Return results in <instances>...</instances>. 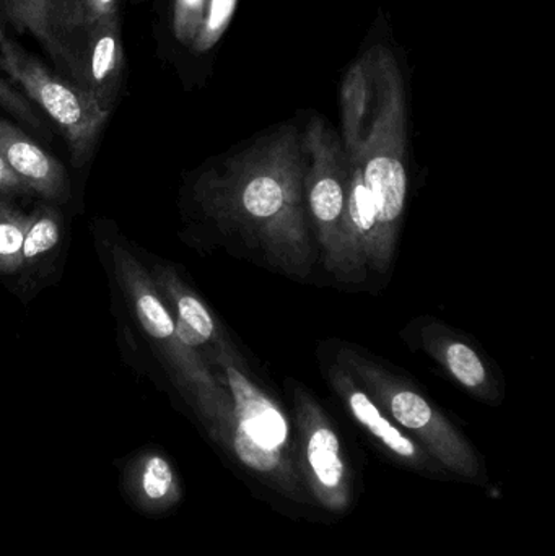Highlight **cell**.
<instances>
[{
  "label": "cell",
  "instance_id": "1",
  "mask_svg": "<svg viewBox=\"0 0 555 556\" xmlns=\"http://www.w3.org/2000/svg\"><path fill=\"white\" fill-rule=\"evenodd\" d=\"M0 68L58 124L71 149L72 162L75 166H84L110 113L101 110L87 90L58 77L33 55L26 54L2 29Z\"/></svg>",
  "mask_w": 555,
  "mask_h": 556
},
{
  "label": "cell",
  "instance_id": "2",
  "mask_svg": "<svg viewBox=\"0 0 555 556\" xmlns=\"http://www.w3.org/2000/svg\"><path fill=\"white\" fill-rule=\"evenodd\" d=\"M111 260H113L117 283L126 294L127 301L136 313L137 323L140 324L150 342L162 353L163 359L172 368L179 384L194 392L202 407L209 414H214V382L192 349L179 339L173 314L160 296L150 270H147L146 266L137 260L136 254L130 253L119 243L113 244Z\"/></svg>",
  "mask_w": 555,
  "mask_h": 556
},
{
  "label": "cell",
  "instance_id": "3",
  "mask_svg": "<svg viewBox=\"0 0 555 556\" xmlns=\"http://www.w3.org/2000/svg\"><path fill=\"white\" fill-rule=\"evenodd\" d=\"M0 155L29 192L46 201L68 198L64 166L5 119H0Z\"/></svg>",
  "mask_w": 555,
  "mask_h": 556
},
{
  "label": "cell",
  "instance_id": "4",
  "mask_svg": "<svg viewBox=\"0 0 555 556\" xmlns=\"http://www.w3.org/2000/svg\"><path fill=\"white\" fill-rule=\"evenodd\" d=\"M228 386L235 399L234 440L250 441L263 450L282 453L289 440V427L279 408L267 401L235 366L225 365Z\"/></svg>",
  "mask_w": 555,
  "mask_h": 556
},
{
  "label": "cell",
  "instance_id": "5",
  "mask_svg": "<svg viewBox=\"0 0 555 556\" xmlns=\"http://www.w3.org/2000/svg\"><path fill=\"white\" fill-rule=\"evenodd\" d=\"M305 456L308 489L313 495L329 511H345L351 498V486L336 431L326 425L313 428L306 438Z\"/></svg>",
  "mask_w": 555,
  "mask_h": 556
},
{
  "label": "cell",
  "instance_id": "6",
  "mask_svg": "<svg viewBox=\"0 0 555 556\" xmlns=\"http://www.w3.org/2000/svg\"><path fill=\"white\" fill-rule=\"evenodd\" d=\"M121 72H123V48H121L117 15L103 16L91 26L85 90L106 113H111L116 101Z\"/></svg>",
  "mask_w": 555,
  "mask_h": 556
},
{
  "label": "cell",
  "instance_id": "7",
  "mask_svg": "<svg viewBox=\"0 0 555 556\" xmlns=\"http://www.w3.org/2000/svg\"><path fill=\"white\" fill-rule=\"evenodd\" d=\"M9 18L18 28L31 31L52 55H65L61 33L67 26H84L77 0H0Z\"/></svg>",
  "mask_w": 555,
  "mask_h": 556
},
{
  "label": "cell",
  "instance_id": "8",
  "mask_svg": "<svg viewBox=\"0 0 555 556\" xmlns=\"http://www.w3.org/2000/svg\"><path fill=\"white\" fill-rule=\"evenodd\" d=\"M150 276L155 281L162 300L172 304L175 309L173 319H175L179 339L192 350L211 342L215 336L214 319L204 303L179 280L175 270L156 264L150 270Z\"/></svg>",
  "mask_w": 555,
  "mask_h": 556
},
{
  "label": "cell",
  "instance_id": "9",
  "mask_svg": "<svg viewBox=\"0 0 555 556\" xmlns=\"http://www.w3.org/2000/svg\"><path fill=\"white\" fill-rule=\"evenodd\" d=\"M362 179L374 199L378 225L390 227L403 214L406 202L407 179L403 163L394 156H374L368 160Z\"/></svg>",
  "mask_w": 555,
  "mask_h": 556
},
{
  "label": "cell",
  "instance_id": "10",
  "mask_svg": "<svg viewBox=\"0 0 555 556\" xmlns=\"http://www.w3.org/2000/svg\"><path fill=\"white\" fill-rule=\"evenodd\" d=\"M349 405H351L352 414L357 418L358 424L364 425L398 459L411 464L413 467L429 469L430 464L427 463L416 443L403 431L398 430L387 417H383L377 405L364 392H352Z\"/></svg>",
  "mask_w": 555,
  "mask_h": 556
},
{
  "label": "cell",
  "instance_id": "11",
  "mask_svg": "<svg viewBox=\"0 0 555 556\" xmlns=\"http://www.w3.org/2000/svg\"><path fill=\"white\" fill-rule=\"evenodd\" d=\"M62 238V217L59 211L41 205L28 214L22 248V269H36L51 256Z\"/></svg>",
  "mask_w": 555,
  "mask_h": 556
},
{
  "label": "cell",
  "instance_id": "12",
  "mask_svg": "<svg viewBox=\"0 0 555 556\" xmlns=\"http://www.w3.org/2000/svg\"><path fill=\"white\" fill-rule=\"evenodd\" d=\"M28 214L0 199V274L12 276L22 270V248Z\"/></svg>",
  "mask_w": 555,
  "mask_h": 556
},
{
  "label": "cell",
  "instance_id": "13",
  "mask_svg": "<svg viewBox=\"0 0 555 556\" xmlns=\"http://www.w3.org/2000/svg\"><path fill=\"white\" fill-rule=\"evenodd\" d=\"M286 194L282 185L273 176H257L244 186L241 204L254 218H269L282 211Z\"/></svg>",
  "mask_w": 555,
  "mask_h": 556
},
{
  "label": "cell",
  "instance_id": "14",
  "mask_svg": "<svg viewBox=\"0 0 555 556\" xmlns=\"http://www.w3.org/2000/svg\"><path fill=\"white\" fill-rule=\"evenodd\" d=\"M394 420L407 430L422 434L436 425V415L426 399L413 391H400L390 402ZM429 441V433H427Z\"/></svg>",
  "mask_w": 555,
  "mask_h": 556
},
{
  "label": "cell",
  "instance_id": "15",
  "mask_svg": "<svg viewBox=\"0 0 555 556\" xmlns=\"http://www.w3.org/2000/svg\"><path fill=\"white\" fill-rule=\"evenodd\" d=\"M310 205L319 224L329 227L344 214L345 194L344 188L332 176L318 179L310 192Z\"/></svg>",
  "mask_w": 555,
  "mask_h": 556
},
{
  "label": "cell",
  "instance_id": "16",
  "mask_svg": "<svg viewBox=\"0 0 555 556\" xmlns=\"http://www.w3.org/2000/svg\"><path fill=\"white\" fill-rule=\"evenodd\" d=\"M446 363L455 378L468 388H479L488 378L478 353L465 343H452L446 349Z\"/></svg>",
  "mask_w": 555,
  "mask_h": 556
},
{
  "label": "cell",
  "instance_id": "17",
  "mask_svg": "<svg viewBox=\"0 0 555 556\" xmlns=\"http://www.w3.org/2000/svg\"><path fill=\"white\" fill-rule=\"evenodd\" d=\"M349 217L362 237H368L377 230V211H375L370 191L362 179V172L361 175L355 176L354 182H352L351 195H349Z\"/></svg>",
  "mask_w": 555,
  "mask_h": 556
},
{
  "label": "cell",
  "instance_id": "18",
  "mask_svg": "<svg viewBox=\"0 0 555 556\" xmlns=\"http://www.w3.org/2000/svg\"><path fill=\"white\" fill-rule=\"evenodd\" d=\"M142 486L150 500H162L173 486V472L163 457L152 456L147 459L142 472Z\"/></svg>",
  "mask_w": 555,
  "mask_h": 556
},
{
  "label": "cell",
  "instance_id": "19",
  "mask_svg": "<svg viewBox=\"0 0 555 556\" xmlns=\"http://www.w3.org/2000/svg\"><path fill=\"white\" fill-rule=\"evenodd\" d=\"M202 3L204 0H176L173 23L176 36L182 41H188L194 33L195 20L201 13Z\"/></svg>",
  "mask_w": 555,
  "mask_h": 556
},
{
  "label": "cell",
  "instance_id": "20",
  "mask_svg": "<svg viewBox=\"0 0 555 556\" xmlns=\"http://www.w3.org/2000/svg\"><path fill=\"white\" fill-rule=\"evenodd\" d=\"M235 2L237 0H212L211 10H209L207 23H205V31L202 33L201 45H211V36L218 35L224 28L225 23L234 13Z\"/></svg>",
  "mask_w": 555,
  "mask_h": 556
},
{
  "label": "cell",
  "instance_id": "21",
  "mask_svg": "<svg viewBox=\"0 0 555 556\" xmlns=\"http://www.w3.org/2000/svg\"><path fill=\"white\" fill-rule=\"evenodd\" d=\"M84 26H93L103 16L116 15V0H77Z\"/></svg>",
  "mask_w": 555,
  "mask_h": 556
},
{
  "label": "cell",
  "instance_id": "22",
  "mask_svg": "<svg viewBox=\"0 0 555 556\" xmlns=\"http://www.w3.org/2000/svg\"><path fill=\"white\" fill-rule=\"evenodd\" d=\"M28 188L23 185L22 179L15 175L7 165L5 160L0 155V194H28Z\"/></svg>",
  "mask_w": 555,
  "mask_h": 556
}]
</instances>
